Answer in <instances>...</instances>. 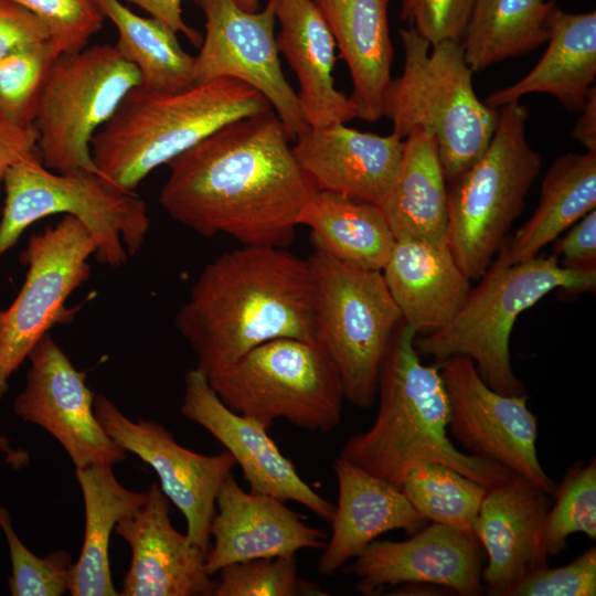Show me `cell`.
<instances>
[{"instance_id": "obj_29", "label": "cell", "mask_w": 596, "mask_h": 596, "mask_svg": "<svg viewBox=\"0 0 596 596\" xmlns=\"http://www.w3.org/2000/svg\"><path fill=\"white\" fill-rule=\"evenodd\" d=\"M85 511L84 539L74 562L70 587L72 596H117L110 562V536L116 524L146 500V492L124 487L113 466L96 465L75 469Z\"/></svg>"}, {"instance_id": "obj_8", "label": "cell", "mask_w": 596, "mask_h": 596, "mask_svg": "<svg viewBox=\"0 0 596 596\" xmlns=\"http://www.w3.org/2000/svg\"><path fill=\"white\" fill-rule=\"evenodd\" d=\"M526 119L519 100L499 107L487 149L447 182V244L470 280L486 273L504 244L540 173L542 158L526 140Z\"/></svg>"}, {"instance_id": "obj_47", "label": "cell", "mask_w": 596, "mask_h": 596, "mask_svg": "<svg viewBox=\"0 0 596 596\" xmlns=\"http://www.w3.org/2000/svg\"><path fill=\"white\" fill-rule=\"evenodd\" d=\"M0 453L6 461L15 470L25 468L30 464V455L26 450L13 447L10 440L0 434Z\"/></svg>"}, {"instance_id": "obj_40", "label": "cell", "mask_w": 596, "mask_h": 596, "mask_svg": "<svg viewBox=\"0 0 596 596\" xmlns=\"http://www.w3.org/2000/svg\"><path fill=\"white\" fill-rule=\"evenodd\" d=\"M596 594V547L555 568L543 565L530 572L511 596H594Z\"/></svg>"}, {"instance_id": "obj_11", "label": "cell", "mask_w": 596, "mask_h": 596, "mask_svg": "<svg viewBox=\"0 0 596 596\" xmlns=\"http://www.w3.org/2000/svg\"><path fill=\"white\" fill-rule=\"evenodd\" d=\"M139 84L137 67L115 45L95 44L58 55L33 124L43 164L57 172L96 170L91 156L92 138Z\"/></svg>"}, {"instance_id": "obj_5", "label": "cell", "mask_w": 596, "mask_h": 596, "mask_svg": "<svg viewBox=\"0 0 596 596\" xmlns=\"http://www.w3.org/2000/svg\"><path fill=\"white\" fill-rule=\"evenodd\" d=\"M479 279L456 316L445 327L416 337L415 348L436 361L467 356L494 391L528 394L511 363L510 337L518 316L555 289L594 291L596 270L564 268L553 255L513 264L498 257Z\"/></svg>"}, {"instance_id": "obj_34", "label": "cell", "mask_w": 596, "mask_h": 596, "mask_svg": "<svg viewBox=\"0 0 596 596\" xmlns=\"http://www.w3.org/2000/svg\"><path fill=\"white\" fill-rule=\"evenodd\" d=\"M401 490L426 521L473 533L489 489L450 467L427 464L411 471Z\"/></svg>"}, {"instance_id": "obj_22", "label": "cell", "mask_w": 596, "mask_h": 596, "mask_svg": "<svg viewBox=\"0 0 596 596\" xmlns=\"http://www.w3.org/2000/svg\"><path fill=\"white\" fill-rule=\"evenodd\" d=\"M550 509V494L515 476L488 490L472 524L486 555L485 589L511 596L530 572L546 565L541 541Z\"/></svg>"}, {"instance_id": "obj_25", "label": "cell", "mask_w": 596, "mask_h": 596, "mask_svg": "<svg viewBox=\"0 0 596 596\" xmlns=\"http://www.w3.org/2000/svg\"><path fill=\"white\" fill-rule=\"evenodd\" d=\"M381 273L402 322L417 334L445 327L471 289L447 243L396 238Z\"/></svg>"}, {"instance_id": "obj_21", "label": "cell", "mask_w": 596, "mask_h": 596, "mask_svg": "<svg viewBox=\"0 0 596 596\" xmlns=\"http://www.w3.org/2000/svg\"><path fill=\"white\" fill-rule=\"evenodd\" d=\"M291 146L301 170L317 190L381 205L396 178L403 139L334 124L307 127Z\"/></svg>"}, {"instance_id": "obj_3", "label": "cell", "mask_w": 596, "mask_h": 596, "mask_svg": "<svg viewBox=\"0 0 596 596\" xmlns=\"http://www.w3.org/2000/svg\"><path fill=\"white\" fill-rule=\"evenodd\" d=\"M416 337L405 323L394 332L380 370L375 419L347 439L339 457L400 489L411 471L427 464L450 467L488 489L514 478L453 444L444 381L437 364L422 363Z\"/></svg>"}, {"instance_id": "obj_23", "label": "cell", "mask_w": 596, "mask_h": 596, "mask_svg": "<svg viewBox=\"0 0 596 596\" xmlns=\"http://www.w3.org/2000/svg\"><path fill=\"white\" fill-rule=\"evenodd\" d=\"M332 468L338 501L331 520L332 534L318 561V572L331 576L381 534L404 530L414 534L426 520L402 490L352 462L337 457Z\"/></svg>"}, {"instance_id": "obj_14", "label": "cell", "mask_w": 596, "mask_h": 596, "mask_svg": "<svg viewBox=\"0 0 596 596\" xmlns=\"http://www.w3.org/2000/svg\"><path fill=\"white\" fill-rule=\"evenodd\" d=\"M193 2L205 19V34L194 56L196 84L234 78L252 86L268 100L295 139L308 126L281 70L272 2L255 12L243 10L234 0Z\"/></svg>"}, {"instance_id": "obj_16", "label": "cell", "mask_w": 596, "mask_h": 596, "mask_svg": "<svg viewBox=\"0 0 596 596\" xmlns=\"http://www.w3.org/2000/svg\"><path fill=\"white\" fill-rule=\"evenodd\" d=\"M24 389L13 402L15 415L52 435L75 469L114 466L126 450L105 432L94 411L95 393L52 336L46 333L28 356Z\"/></svg>"}, {"instance_id": "obj_17", "label": "cell", "mask_w": 596, "mask_h": 596, "mask_svg": "<svg viewBox=\"0 0 596 596\" xmlns=\"http://www.w3.org/2000/svg\"><path fill=\"white\" fill-rule=\"evenodd\" d=\"M483 563L485 551L473 533L432 523L405 541L374 540L341 571L368 596L408 583L476 596L485 590Z\"/></svg>"}, {"instance_id": "obj_42", "label": "cell", "mask_w": 596, "mask_h": 596, "mask_svg": "<svg viewBox=\"0 0 596 596\" xmlns=\"http://www.w3.org/2000/svg\"><path fill=\"white\" fill-rule=\"evenodd\" d=\"M552 255L564 268L596 270V210L587 213L564 236L555 240Z\"/></svg>"}, {"instance_id": "obj_48", "label": "cell", "mask_w": 596, "mask_h": 596, "mask_svg": "<svg viewBox=\"0 0 596 596\" xmlns=\"http://www.w3.org/2000/svg\"><path fill=\"white\" fill-rule=\"evenodd\" d=\"M238 7L248 12H255L259 8L260 0H234Z\"/></svg>"}, {"instance_id": "obj_41", "label": "cell", "mask_w": 596, "mask_h": 596, "mask_svg": "<svg viewBox=\"0 0 596 596\" xmlns=\"http://www.w3.org/2000/svg\"><path fill=\"white\" fill-rule=\"evenodd\" d=\"M473 4L475 0H403L401 19L411 22L430 46L461 42Z\"/></svg>"}, {"instance_id": "obj_12", "label": "cell", "mask_w": 596, "mask_h": 596, "mask_svg": "<svg viewBox=\"0 0 596 596\" xmlns=\"http://www.w3.org/2000/svg\"><path fill=\"white\" fill-rule=\"evenodd\" d=\"M95 251L89 232L72 215L29 237L19 258L28 267L24 283L11 305L0 309V400L39 341L55 323L67 321L65 302L88 279Z\"/></svg>"}, {"instance_id": "obj_24", "label": "cell", "mask_w": 596, "mask_h": 596, "mask_svg": "<svg viewBox=\"0 0 596 596\" xmlns=\"http://www.w3.org/2000/svg\"><path fill=\"white\" fill-rule=\"evenodd\" d=\"M279 33L276 42L299 83V108L308 127L347 124L356 118L350 97L333 78L336 42L313 0H269Z\"/></svg>"}, {"instance_id": "obj_10", "label": "cell", "mask_w": 596, "mask_h": 596, "mask_svg": "<svg viewBox=\"0 0 596 596\" xmlns=\"http://www.w3.org/2000/svg\"><path fill=\"white\" fill-rule=\"evenodd\" d=\"M206 379L230 409L266 428L285 419L312 433H329L341 422V379L315 340L267 341Z\"/></svg>"}, {"instance_id": "obj_1", "label": "cell", "mask_w": 596, "mask_h": 596, "mask_svg": "<svg viewBox=\"0 0 596 596\" xmlns=\"http://www.w3.org/2000/svg\"><path fill=\"white\" fill-rule=\"evenodd\" d=\"M273 108L228 123L167 163L159 203L204 237L285 247L317 190Z\"/></svg>"}, {"instance_id": "obj_39", "label": "cell", "mask_w": 596, "mask_h": 596, "mask_svg": "<svg viewBox=\"0 0 596 596\" xmlns=\"http://www.w3.org/2000/svg\"><path fill=\"white\" fill-rule=\"evenodd\" d=\"M39 17L47 26L58 55L87 46L99 32L105 17L95 0H13Z\"/></svg>"}, {"instance_id": "obj_30", "label": "cell", "mask_w": 596, "mask_h": 596, "mask_svg": "<svg viewBox=\"0 0 596 596\" xmlns=\"http://www.w3.org/2000/svg\"><path fill=\"white\" fill-rule=\"evenodd\" d=\"M596 207V152L566 153L543 178L539 204L499 258L508 264L531 259Z\"/></svg>"}, {"instance_id": "obj_18", "label": "cell", "mask_w": 596, "mask_h": 596, "mask_svg": "<svg viewBox=\"0 0 596 596\" xmlns=\"http://www.w3.org/2000/svg\"><path fill=\"white\" fill-rule=\"evenodd\" d=\"M181 415L203 427L235 459L249 491L295 501L331 522L336 504L321 497L297 472L267 429L258 421L230 409L216 395L199 369L184 375Z\"/></svg>"}, {"instance_id": "obj_28", "label": "cell", "mask_w": 596, "mask_h": 596, "mask_svg": "<svg viewBox=\"0 0 596 596\" xmlns=\"http://www.w3.org/2000/svg\"><path fill=\"white\" fill-rule=\"evenodd\" d=\"M404 139L396 178L380 207L395 238L447 243V181L435 136L415 127Z\"/></svg>"}, {"instance_id": "obj_9", "label": "cell", "mask_w": 596, "mask_h": 596, "mask_svg": "<svg viewBox=\"0 0 596 596\" xmlns=\"http://www.w3.org/2000/svg\"><path fill=\"white\" fill-rule=\"evenodd\" d=\"M316 285L313 340L336 365L345 400L369 408L402 315L382 273L348 264L311 240Z\"/></svg>"}, {"instance_id": "obj_44", "label": "cell", "mask_w": 596, "mask_h": 596, "mask_svg": "<svg viewBox=\"0 0 596 596\" xmlns=\"http://www.w3.org/2000/svg\"><path fill=\"white\" fill-rule=\"evenodd\" d=\"M36 129L21 127L0 118V187L10 168L22 158L39 152Z\"/></svg>"}, {"instance_id": "obj_38", "label": "cell", "mask_w": 596, "mask_h": 596, "mask_svg": "<svg viewBox=\"0 0 596 596\" xmlns=\"http://www.w3.org/2000/svg\"><path fill=\"white\" fill-rule=\"evenodd\" d=\"M213 596L326 595L298 573L295 556L253 558L221 568Z\"/></svg>"}, {"instance_id": "obj_37", "label": "cell", "mask_w": 596, "mask_h": 596, "mask_svg": "<svg viewBox=\"0 0 596 596\" xmlns=\"http://www.w3.org/2000/svg\"><path fill=\"white\" fill-rule=\"evenodd\" d=\"M0 529L7 540L12 596H61L70 592L74 561L66 550L38 556L19 538L8 509L0 504Z\"/></svg>"}, {"instance_id": "obj_2", "label": "cell", "mask_w": 596, "mask_h": 596, "mask_svg": "<svg viewBox=\"0 0 596 596\" xmlns=\"http://www.w3.org/2000/svg\"><path fill=\"white\" fill-rule=\"evenodd\" d=\"M316 285L307 259L242 245L205 265L174 327L209 376L275 339L313 340Z\"/></svg>"}, {"instance_id": "obj_45", "label": "cell", "mask_w": 596, "mask_h": 596, "mask_svg": "<svg viewBox=\"0 0 596 596\" xmlns=\"http://www.w3.org/2000/svg\"><path fill=\"white\" fill-rule=\"evenodd\" d=\"M148 12L152 18L167 24L175 33H182L193 45L200 46L202 34L185 23L182 18V0H120Z\"/></svg>"}, {"instance_id": "obj_6", "label": "cell", "mask_w": 596, "mask_h": 596, "mask_svg": "<svg viewBox=\"0 0 596 596\" xmlns=\"http://www.w3.org/2000/svg\"><path fill=\"white\" fill-rule=\"evenodd\" d=\"M404 66L387 89L383 116L392 134L404 139L415 127L437 141L446 181L468 169L487 149L498 108L481 102L472 87L461 42L430 46L413 28L401 30Z\"/></svg>"}, {"instance_id": "obj_36", "label": "cell", "mask_w": 596, "mask_h": 596, "mask_svg": "<svg viewBox=\"0 0 596 596\" xmlns=\"http://www.w3.org/2000/svg\"><path fill=\"white\" fill-rule=\"evenodd\" d=\"M57 56L47 40L19 47L0 60V118L21 127L33 126Z\"/></svg>"}, {"instance_id": "obj_46", "label": "cell", "mask_w": 596, "mask_h": 596, "mask_svg": "<svg viewBox=\"0 0 596 596\" xmlns=\"http://www.w3.org/2000/svg\"><path fill=\"white\" fill-rule=\"evenodd\" d=\"M581 116L572 131V137L588 152H596V89L593 86L581 109Z\"/></svg>"}, {"instance_id": "obj_33", "label": "cell", "mask_w": 596, "mask_h": 596, "mask_svg": "<svg viewBox=\"0 0 596 596\" xmlns=\"http://www.w3.org/2000/svg\"><path fill=\"white\" fill-rule=\"evenodd\" d=\"M105 19L117 29L119 54L134 64L141 86L159 92H178L196 84L194 56L180 45L177 33L155 18L132 12L120 0H95Z\"/></svg>"}, {"instance_id": "obj_35", "label": "cell", "mask_w": 596, "mask_h": 596, "mask_svg": "<svg viewBox=\"0 0 596 596\" xmlns=\"http://www.w3.org/2000/svg\"><path fill=\"white\" fill-rule=\"evenodd\" d=\"M542 533L541 550L547 560L567 547L573 533L596 539V459L577 462L556 486Z\"/></svg>"}, {"instance_id": "obj_31", "label": "cell", "mask_w": 596, "mask_h": 596, "mask_svg": "<svg viewBox=\"0 0 596 596\" xmlns=\"http://www.w3.org/2000/svg\"><path fill=\"white\" fill-rule=\"evenodd\" d=\"M298 225L334 257L371 270H382L396 240L379 205L322 190L310 196Z\"/></svg>"}, {"instance_id": "obj_13", "label": "cell", "mask_w": 596, "mask_h": 596, "mask_svg": "<svg viewBox=\"0 0 596 596\" xmlns=\"http://www.w3.org/2000/svg\"><path fill=\"white\" fill-rule=\"evenodd\" d=\"M449 403L448 433L468 451L498 464L550 496L556 489L538 456V419L529 394L491 389L462 355L437 361Z\"/></svg>"}, {"instance_id": "obj_26", "label": "cell", "mask_w": 596, "mask_h": 596, "mask_svg": "<svg viewBox=\"0 0 596 596\" xmlns=\"http://www.w3.org/2000/svg\"><path fill=\"white\" fill-rule=\"evenodd\" d=\"M313 1L350 71L353 84L350 98L356 107V117L368 123L380 120L393 79L390 0Z\"/></svg>"}, {"instance_id": "obj_20", "label": "cell", "mask_w": 596, "mask_h": 596, "mask_svg": "<svg viewBox=\"0 0 596 596\" xmlns=\"http://www.w3.org/2000/svg\"><path fill=\"white\" fill-rule=\"evenodd\" d=\"M210 538L205 567L211 576L232 563L295 556L305 549H323L328 541L326 532L308 525L285 501L245 491L233 473L219 489Z\"/></svg>"}, {"instance_id": "obj_27", "label": "cell", "mask_w": 596, "mask_h": 596, "mask_svg": "<svg viewBox=\"0 0 596 596\" xmlns=\"http://www.w3.org/2000/svg\"><path fill=\"white\" fill-rule=\"evenodd\" d=\"M547 49L519 82L491 93L485 104L499 108L531 93L552 95L581 111L596 77V12L570 13L557 6L550 15Z\"/></svg>"}, {"instance_id": "obj_7", "label": "cell", "mask_w": 596, "mask_h": 596, "mask_svg": "<svg viewBox=\"0 0 596 596\" xmlns=\"http://www.w3.org/2000/svg\"><path fill=\"white\" fill-rule=\"evenodd\" d=\"M3 185L0 257L31 224L58 213L75 216L85 225L95 242L94 257L99 264L121 267L145 244L150 227L145 200L96 170L53 171L35 152L10 168Z\"/></svg>"}, {"instance_id": "obj_32", "label": "cell", "mask_w": 596, "mask_h": 596, "mask_svg": "<svg viewBox=\"0 0 596 596\" xmlns=\"http://www.w3.org/2000/svg\"><path fill=\"white\" fill-rule=\"evenodd\" d=\"M555 7L544 0H475L461 40L468 66L479 72L547 42Z\"/></svg>"}, {"instance_id": "obj_4", "label": "cell", "mask_w": 596, "mask_h": 596, "mask_svg": "<svg viewBox=\"0 0 596 596\" xmlns=\"http://www.w3.org/2000/svg\"><path fill=\"white\" fill-rule=\"evenodd\" d=\"M272 108L252 86L217 78L178 92L137 85L93 136L91 156L99 174L134 191L167 164L222 126Z\"/></svg>"}, {"instance_id": "obj_19", "label": "cell", "mask_w": 596, "mask_h": 596, "mask_svg": "<svg viewBox=\"0 0 596 596\" xmlns=\"http://www.w3.org/2000/svg\"><path fill=\"white\" fill-rule=\"evenodd\" d=\"M145 492V502L114 530L131 551L119 595L213 596L216 581L206 571V552L173 526L171 502L157 482Z\"/></svg>"}, {"instance_id": "obj_43", "label": "cell", "mask_w": 596, "mask_h": 596, "mask_svg": "<svg viewBox=\"0 0 596 596\" xmlns=\"http://www.w3.org/2000/svg\"><path fill=\"white\" fill-rule=\"evenodd\" d=\"M50 40L45 23L13 0H0V60L14 50Z\"/></svg>"}, {"instance_id": "obj_15", "label": "cell", "mask_w": 596, "mask_h": 596, "mask_svg": "<svg viewBox=\"0 0 596 596\" xmlns=\"http://www.w3.org/2000/svg\"><path fill=\"white\" fill-rule=\"evenodd\" d=\"M94 411L109 437L155 470L161 491L184 515L188 538L206 552L216 496L236 466L234 457L190 450L159 423L130 419L104 394L95 395Z\"/></svg>"}]
</instances>
